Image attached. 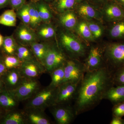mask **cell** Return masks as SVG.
Here are the masks:
<instances>
[{"label":"cell","instance_id":"4316f807","mask_svg":"<svg viewBox=\"0 0 124 124\" xmlns=\"http://www.w3.org/2000/svg\"><path fill=\"white\" fill-rule=\"evenodd\" d=\"M18 102L11 93L4 92L0 94V106L12 108L17 106Z\"/></svg>","mask_w":124,"mask_h":124},{"label":"cell","instance_id":"5b68a950","mask_svg":"<svg viewBox=\"0 0 124 124\" xmlns=\"http://www.w3.org/2000/svg\"><path fill=\"white\" fill-rule=\"evenodd\" d=\"M85 73L86 70L83 62L76 59H68L64 64V77L61 84L67 82L79 84Z\"/></svg>","mask_w":124,"mask_h":124},{"label":"cell","instance_id":"d6986e66","mask_svg":"<svg viewBox=\"0 0 124 124\" xmlns=\"http://www.w3.org/2000/svg\"><path fill=\"white\" fill-rule=\"evenodd\" d=\"M16 34L19 39L22 42L31 43L35 42L36 34L26 24L20 25L18 28Z\"/></svg>","mask_w":124,"mask_h":124},{"label":"cell","instance_id":"2e32d148","mask_svg":"<svg viewBox=\"0 0 124 124\" xmlns=\"http://www.w3.org/2000/svg\"><path fill=\"white\" fill-rule=\"evenodd\" d=\"M104 99L109 100L113 104L124 101V85L113 86L105 94Z\"/></svg>","mask_w":124,"mask_h":124},{"label":"cell","instance_id":"277c9868","mask_svg":"<svg viewBox=\"0 0 124 124\" xmlns=\"http://www.w3.org/2000/svg\"><path fill=\"white\" fill-rule=\"evenodd\" d=\"M57 88L49 86L39 90L29 100L27 108H37L44 110L49 107L55 105Z\"/></svg>","mask_w":124,"mask_h":124},{"label":"cell","instance_id":"cb8c5ba5","mask_svg":"<svg viewBox=\"0 0 124 124\" xmlns=\"http://www.w3.org/2000/svg\"><path fill=\"white\" fill-rule=\"evenodd\" d=\"M95 41L103 35L104 28L102 23L95 20H86Z\"/></svg>","mask_w":124,"mask_h":124},{"label":"cell","instance_id":"74e56055","mask_svg":"<svg viewBox=\"0 0 124 124\" xmlns=\"http://www.w3.org/2000/svg\"><path fill=\"white\" fill-rule=\"evenodd\" d=\"M110 124H124V119L122 117L113 116Z\"/></svg>","mask_w":124,"mask_h":124},{"label":"cell","instance_id":"8992f818","mask_svg":"<svg viewBox=\"0 0 124 124\" xmlns=\"http://www.w3.org/2000/svg\"><path fill=\"white\" fill-rule=\"evenodd\" d=\"M104 45L90 46L86 58L83 61L86 72L92 71L106 67L104 58Z\"/></svg>","mask_w":124,"mask_h":124},{"label":"cell","instance_id":"484cf974","mask_svg":"<svg viewBox=\"0 0 124 124\" xmlns=\"http://www.w3.org/2000/svg\"><path fill=\"white\" fill-rule=\"evenodd\" d=\"M26 122L24 114L20 112H15L7 115L2 124H23Z\"/></svg>","mask_w":124,"mask_h":124},{"label":"cell","instance_id":"ac0fdd59","mask_svg":"<svg viewBox=\"0 0 124 124\" xmlns=\"http://www.w3.org/2000/svg\"><path fill=\"white\" fill-rule=\"evenodd\" d=\"M108 36L113 40H124V19L111 23Z\"/></svg>","mask_w":124,"mask_h":124},{"label":"cell","instance_id":"f546056e","mask_svg":"<svg viewBox=\"0 0 124 124\" xmlns=\"http://www.w3.org/2000/svg\"><path fill=\"white\" fill-rule=\"evenodd\" d=\"M55 32L54 28L49 24H44L41 26L38 30L39 36L45 39L53 38L55 36Z\"/></svg>","mask_w":124,"mask_h":124},{"label":"cell","instance_id":"ffe728a7","mask_svg":"<svg viewBox=\"0 0 124 124\" xmlns=\"http://www.w3.org/2000/svg\"><path fill=\"white\" fill-rule=\"evenodd\" d=\"M31 48L35 56L43 65L45 58L51 46L45 43L36 42L31 43Z\"/></svg>","mask_w":124,"mask_h":124},{"label":"cell","instance_id":"60d3db41","mask_svg":"<svg viewBox=\"0 0 124 124\" xmlns=\"http://www.w3.org/2000/svg\"><path fill=\"white\" fill-rule=\"evenodd\" d=\"M124 10V0H113Z\"/></svg>","mask_w":124,"mask_h":124},{"label":"cell","instance_id":"f35d334b","mask_svg":"<svg viewBox=\"0 0 124 124\" xmlns=\"http://www.w3.org/2000/svg\"><path fill=\"white\" fill-rule=\"evenodd\" d=\"M89 0L92 2L93 4L101 8L105 3L108 2L110 0Z\"/></svg>","mask_w":124,"mask_h":124},{"label":"cell","instance_id":"d6a6232c","mask_svg":"<svg viewBox=\"0 0 124 124\" xmlns=\"http://www.w3.org/2000/svg\"><path fill=\"white\" fill-rule=\"evenodd\" d=\"M3 45L5 51L7 53L11 54L15 51L16 42L13 37H6L4 38Z\"/></svg>","mask_w":124,"mask_h":124},{"label":"cell","instance_id":"d590c367","mask_svg":"<svg viewBox=\"0 0 124 124\" xmlns=\"http://www.w3.org/2000/svg\"><path fill=\"white\" fill-rule=\"evenodd\" d=\"M25 0H9V4L13 9H18L25 4Z\"/></svg>","mask_w":124,"mask_h":124},{"label":"cell","instance_id":"1f68e13d","mask_svg":"<svg viewBox=\"0 0 124 124\" xmlns=\"http://www.w3.org/2000/svg\"><path fill=\"white\" fill-rule=\"evenodd\" d=\"M113 86L124 85V66L117 69L112 73Z\"/></svg>","mask_w":124,"mask_h":124},{"label":"cell","instance_id":"f1b7e54d","mask_svg":"<svg viewBox=\"0 0 124 124\" xmlns=\"http://www.w3.org/2000/svg\"><path fill=\"white\" fill-rule=\"evenodd\" d=\"M24 78L20 70H15L9 73L7 77V82L10 85L15 86L16 89L20 84Z\"/></svg>","mask_w":124,"mask_h":124},{"label":"cell","instance_id":"e575fe53","mask_svg":"<svg viewBox=\"0 0 124 124\" xmlns=\"http://www.w3.org/2000/svg\"><path fill=\"white\" fill-rule=\"evenodd\" d=\"M112 116L122 117L124 116V101L113 105Z\"/></svg>","mask_w":124,"mask_h":124},{"label":"cell","instance_id":"9a60e30c","mask_svg":"<svg viewBox=\"0 0 124 124\" xmlns=\"http://www.w3.org/2000/svg\"><path fill=\"white\" fill-rule=\"evenodd\" d=\"M74 10H68L60 14L59 22L64 28L69 31H75L79 20Z\"/></svg>","mask_w":124,"mask_h":124},{"label":"cell","instance_id":"7a4b0ae2","mask_svg":"<svg viewBox=\"0 0 124 124\" xmlns=\"http://www.w3.org/2000/svg\"><path fill=\"white\" fill-rule=\"evenodd\" d=\"M60 48L69 59L81 61L86 58L90 46L70 31L64 30L59 34Z\"/></svg>","mask_w":124,"mask_h":124},{"label":"cell","instance_id":"9c48e42d","mask_svg":"<svg viewBox=\"0 0 124 124\" xmlns=\"http://www.w3.org/2000/svg\"><path fill=\"white\" fill-rule=\"evenodd\" d=\"M67 59L66 55L60 48L51 46L45 58L43 66L46 70L50 73L64 65Z\"/></svg>","mask_w":124,"mask_h":124},{"label":"cell","instance_id":"3957f363","mask_svg":"<svg viewBox=\"0 0 124 124\" xmlns=\"http://www.w3.org/2000/svg\"><path fill=\"white\" fill-rule=\"evenodd\" d=\"M104 58L106 67L112 73L124 66V41L104 45Z\"/></svg>","mask_w":124,"mask_h":124},{"label":"cell","instance_id":"b9f144b4","mask_svg":"<svg viewBox=\"0 0 124 124\" xmlns=\"http://www.w3.org/2000/svg\"><path fill=\"white\" fill-rule=\"evenodd\" d=\"M6 67L3 63H0V75L2 74L5 71Z\"/></svg>","mask_w":124,"mask_h":124},{"label":"cell","instance_id":"f6af8a7d","mask_svg":"<svg viewBox=\"0 0 124 124\" xmlns=\"http://www.w3.org/2000/svg\"><path fill=\"white\" fill-rule=\"evenodd\" d=\"M40 1H48L53 0H39Z\"/></svg>","mask_w":124,"mask_h":124},{"label":"cell","instance_id":"5bb4252c","mask_svg":"<svg viewBox=\"0 0 124 124\" xmlns=\"http://www.w3.org/2000/svg\"><path fill=\"white\" fill-rule=\"evenodd\" d=\"M24 114L26 121L32 124H50L51 122L44 113V110L27 108Z\"/></svg>","mask_w":124,"mask_h":124},{"label":"cell","instance_id":"8d00e7d4","mask_svg":"<svg viewBox=\"0 0 124 124\" xmlns=\"http://www.w3.org/2000/svg\"><path fill=\"white\" fill-rule=\"evenodd\" d=\"M17 53H19L25 56L28 60H29V58L31 57L30 52L26 47L23 46H19L17 48Z\"/></svg>","mask_w":124,"mask_h":124},{"label":"cell","instance_id":"8fae6325","mask_svg":"<svg viewBox=\"0 0 124 124\" xmlns=\"http://www.w3.org/2000/svg\"><path fill=\"white\" fill-rule=\"evenodd\" d=\"M103 20L112 23L124 19V10L113 0H110L100 8Z\"/></svg>","mask_w":124,"mask_h":124},{"label":"cell","instance_id":"52a82bcc","mask_svg":"<svg viewBox=\"0 0 124 124\" xmlns=\"http://www.w3.org/2000/svg\"><path fill=\"white\" fill-rule=\"evenodd\" d=\"M40 90V85L35 79L24 78L11 94L18 101L29 99Z\"/></svg>","mask_w":124,"mask_h":124},{"label":"cell","instance_id":"30bf717a","mask_svg":"<svg viewBox=\"0 0 124 124\" xmlns=\"http://www.w3.org/2000/svg\"><path fill=\"white\" fill-rule=\"evenodd\" d=\"M79 84L67 82L57 87L55 104H66L74 100Z\"/></svg>","mask_w":124,"mask_h":124},{"label":"cell","instance_id":"7402d4cb","mask_svg":"<svg viewBox=\"0 0 124 124\" xmlns=\"http://www.w3.org/2000/svg\"><path fill=\"white\" fill-rule=\"evenodd\" d=\"M17 14L14 9L6 10L0 16V24L8 27L15 26L17 22Z\"/></svg>","mask_w":124,"mask_h":124},{"label":"cell","instance_id":"6da1fadb","mask_svg":"<svg viewBox=\"0 0 124 124\" xmlns=\"http://www.w3.org/2000/svg\"><path fill=\"white\" fill-rule=\"evenodd\" d=\"M113 86L112 73L106 67L87 72L78 85L73 108L76 116L97 107L107 91Z\"/></svg>","mask_w":124,"mask_h":124},{"label":"cell","instance_id":"4dcf8cb0","mask_svg":"<svg viewBox=\"0 0 124 124\" xmlns=\"http://www.w3.org/2000/svg\"><path fill=\"white\" fill-rule=\"evenodd\" d=\"M17 15L24 24H30L31 17L28 4H25L18 10Z\"/></svg>","mask_w":124,"mask_h":124},{"label":"cell","instance_id":"83f0119b","mask_svg":"<svg viewBox=\"0 0 124 124\" xmlns=\"http://www.w3.org/2000/svg\"><path fill=\"white\" fill-rule=\"evenodd\" d=\"M29 14L31 17V23L32 27H36L41 22L36 2H31L28 4Z\"/></svg>","mask_w":124,"mask_h":124},{"label":"cell","instance_id":"7bdbcfd3","mask_svg":"<svg viewBox=\"0 0 124 124\" xmlns=\"http://www.w3.org/2000/svg\"><path fill=\"white\" fill-rule=\"evenodd\" d=\"M3 42H4V38L0 34V46H1L2 45H3Z\"/></svg>","mask_w":124,"mask_h":124},{"label":"cell","instance_id":"d4e9b609","mask_svg":"<svg viewBox=\"0 0 124 124\" xmlns=\"http://www.w3.org/2000/svg\"><path fill=\"white\" fill-rule=\"evenodd\" d=\"M51 81L49 86L57 88L61 84L64 77V65L50 72Z\"/></svg>","mask_w":124,"mask_h":124},{"label":"cell","instance_id":"836d02e7","mask_svg":"<svg viewBox=\"0 0 124 124\" xmlns=\"http://www.w3.org/2000/svg\"><path fill=\"white\" fill-rule=\"evenodd\" d=\"M21 61L18 58L14 56H8L5 59V65L7 68H11L19 66L20 64Z\"/></svg>","mask_w":124,"mask_h":124},{"label":"cell","instance_id":"ee69618b","mask_svg":"<svg viewBox=\"0 0 124 124\" xmlns=\"http://www.w3.org/2000/svg\"><path fill=\"white\" fill-rule=\"evenodd\" d=\"M76 0L78 4V3H80V2H81V1H83L85 0Z\"/></svg>","mask_w":124,"mask_h":124},{"label":"cell","instance_id":"ba28073f","mask_svg":"<svg viewBox=\"0 0 124 124\" xmlns=\"http://www.w3.org/2000/svg\"><path fill=\"white\" fill-rule=\"evenodd\" d=\"M75 9L77 14L85 20H95L102 23V15L100 7L89 0H85L78 3Z\"/></svg>","mask_w":124,"mask_h":124},{"label":"cell","instance_id":"bcb514c9","mask_svg":"<svg viewBox=\"0 0 124 124\" xmlns=\"http://www.w3.org/2000/svg\"><path fill=\"white\" fill-rule=\"evenodd\" d=\"M1 81H0V87L1 86Z\"/></svg>","mask_w":124,"mask_h":124},{"label":"cell","instance_id":"44dd1931","mask_svg":"<svg viewBox=\"0 0 124 124\" xmlns=\"http://www.w3.org/2000/svg\"><path fill=\"white\" fill-rule=\"evenodd\" d=\"M53 5L60 14L70 10H74L77 5L76 0H53Z\"/></svg>","mask_w":124,"mask_h":124},{"label":"cell","instance_id":"4fadbf2b","mask_svg":"<svg viewBox=\"0 0 124 124\" xmlns=\"http://www.w3.org/2000/svg\"><path fill=\"white\" fill-rule=\"evenodd\" d=\"M19 70L23 77L35 79L44 73L46 69L41 63L29 59L23 62Z\"/></svg>","mask_w":124,"mask_h":124},{"label":"cell","instance_id":"603a6c76","mask_svg":"<svg viewBox=\"0 0 124 124\" xmlns=\"http://www.w3.org/2000/svg\"><path fill=\"white\" fill-rule=\"evenodd\" d=\"M41 20L45 23H49L53 15L49 6L43 1L36 2Z\"/></svg>","mask_w":124,"mask_h":124},{"label":"cell","instance_id":"7c38bea8","mask_svg":"<svg viewBox=\"0 0 124 124\" xmlns=\"http://www.w3.org/2000/svg\"><path fill=\"white\" fill-rule=\"evenodd\" d=\"M51 112L55 121L58 124H69L76 116L73 108L65 104H55L52 106Z\"/></svg>","mask_w":124,"mask_h":124},{"label":"cell","instance_id":"ab89813d","mask_svg":"<svg viewBox=\"0 0 124 124\" xmlns=\"http://www.w3.org/2000/svg\"><path fill=\"white\" fill-rule=\"evenodd\" d=\"M9 4V0H0V9L5 7Z\"/></svg>","mask_w":124,"mask_h":124},{"label":"cell","instance_id":"e0dca14e","mask_svg":"<svg viewBox=\"0 0 124 124\" xmlns=\"http://www.w3.org/2000/svg\"><path fill=\"white\" fill-rule=\"evenodd\" d=\"M75 31L88 45L90 42L95 41L86 20L83 19L79 20Z\"/></svg>","mask_w":124,"mask_h":124}]
</instances>
